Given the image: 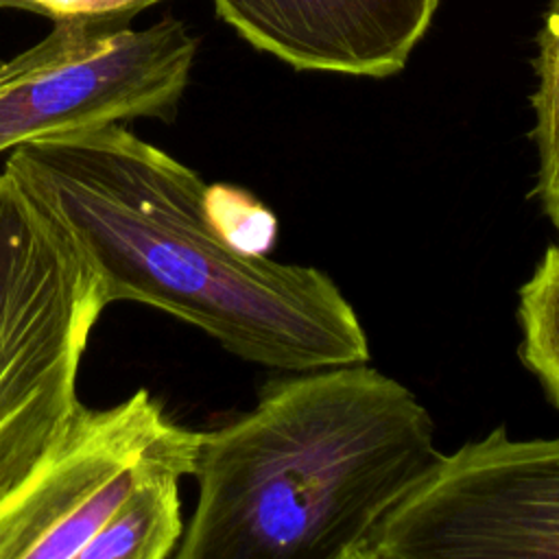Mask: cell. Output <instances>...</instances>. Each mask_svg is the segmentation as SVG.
Here are the masks:
<instances>
[{"label": "cell", "mask_w": 559, "mask_h": 559, "mask_svg": "<svg viewBox=\"0 0 559 559\" xmlns=\"http://www.w3.org/2000/svg\"><path fill=\"white\" fill-rule=\"evenodd\" d=\"M4 170L68 234L107 306L159 308L277 371L369 360L358 312L325 271L231 247L199 173L124 122L15 146Z\"/></svg>", "instance_id": "cell-1"}, {"label": "cell", "mask_w": 559, "mask_h": 559, "mask_svg": "<svg viewBox=\"0 0 559 559\" xmlns=\"http://www.w3.org/2000/svg\"><path fill=\"white\" fill-rule=\"evenodd\" d=\"M441 454L428 408L367 362L269 382L249 413L201 432L173 557L360 559Z\"/></svg>", "instance_id": "cell-2"}, {"label": "cell", "mask_w": 559, "mask_h": 559, "mask_svg": "<svg viewBox=\"0 0 559 559\" xmlns=\"http://www.w3.org/2000/svg\"><path fill=\"white\" fill-rule=\"evenodd\" d=\"M107 308L59 223L0 170V500L59 443L83 406L76 373Z\"/></svg>", "instance_id": "cell-3"}, {"label": "cell", "mask_w": 559, "mask_h": 559, "mask_svg": "<svg viewBox=\"0 0 559 559\" xmlns=\"http://www.w3.org/2000/svg\"><path fill=\"white\" fill-rule=\"evenodd\" d=\"M199 41L166 15L72 17L24 52L0 61V153L52 135L135 118L173 122Z\"/></svg>", "instance_id": "cell-4"}, {"label": "cell", "mask_w": 559, "mask_h": 559, "mask_svg": "<svg viewBox=\"0 0 559 559\" xmlns=\"http://www.w3.org/2000/svg\"><path fill=\"white\" fill-rule=\"evenodd\" d=\"M559 559V437L504 426L441 454L360 559Z\"/></svg>", "instance_id": "cell-5"}, {"label": "cell", "mask_w": 559, "mask_h": 559, "mask_svg": "<svg viewBox=\"0 0 559 559\" xmlns=\"http://www.w3.org/2000/svg\"><path fill=\"white\" fill-rule=\"evenodd\" d=\"M199 439L144 389L109 408L81 406L46 459L0 500V559H79L146 461Z\"/></svg>", "instance_id": "cell-6"}, {"label": "cell", "mask_w": 559, "mask_h": 559, "mask_svg": "<svg viewBox=\"0 0 559 559\" xmlns=\"http://www.w3.org/2000/svg\"><path fill=\"white\" fill-rule=\"evenodd\" d=\"M253 48L295 70L384 79L426 35L439 0H212Z\"/></svg>", "instance_id": "cell-7"}, {"label": "cell", "mask_w": 559, "mask_h": 559, "mask_svg": "<svg viewBox=\"0 0 559 559\" xmlns=\"http://www.w3.org/2000/svg\"><path fill=\"white\" fill-rule=\"evenodd\" d=\"M197 450L199 443L146 461L127 496L83 546L79 559L173 557L183 535L179 483L183 476H192Z\"/></svg>", "instance_id": "cell-8"}, {"label": "cell", "mask_w": 559, "mask_h": 559, "mask_svg": "<svg viewBox=\"0 0 559 559\" xmlns=\"http://www.w3.org/2000/svg\"><path fill=\"white\" fill-rule=\"evenodd\" d=\"M535 92L531 96V140L537 151L535 197L559 242V0H552L535 57Z\"/></svg>", "instance_id": "cell-9"}, {"label": "cell", "mask_w": 559, "mask_h": 559, "mask_svg": "<svg viewBox=\"0 0 559 559\" xmlns=\"http://www.w3.org/2000/svg\"><path fill=\"white\" fill-rule=\"evenodd\" d=\"M520 358L559 408V242L548 247L518 297Z\"/></svg>", "instance_id": "cell-10"}, {"label": "cell", "mask_w": 559, "mask_h": 559, "mask_svg": "<svg viewBox=\"0 0 559 559\" xmlns=\"http://www.w3.org/2000/svg\"><path fill=\"white\" fill-rule=\"evenodd\" d=\"M205 210L216 231L238 251L266 255L273 247L277 218L251 192L227 183L207 186Z\"/></svg>", "instance_id": "cell-11"}, {"label": "cell", "mask_w": 559, "mask_h": 559, "mask_svg": "<svg viewBox=\"0 0 559 559\" xmlns=\"http://www.w3.org/2000/svg\"><path fill=\"white\" fill-rule=\"evenodd\" d=\"M162 0H0V9H20L50 17L52 22L72 17L133 20L144 9Z\"/></svg>", "instance_id": "cell-12"}]
</instances>
